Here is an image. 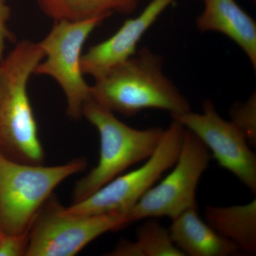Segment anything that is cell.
Instances as JSON below:
<instances>
[{
	"label": "cell",
	"instance_id": "cell-1",
	"mask_svg": "<svg viewBox=\"0 0 256 256\" xmlns=\"http://www.w3.org/2000/svg\"><path fill=\"white\" fill-rule=\"evenodd\" d=\"M163 58L144 47L126 62L96 79L92 100L126 116L159 109L172 116L188 112L191 106L163 70Z\"/></svg>",
	"mask_w": 256,
	"mask_h": 256
},
{
	"label": "cell",
	"instance_id": "cell-2",
	"mask_svg": "<svg viewBox=\"0 0 256 256\" xmlns=\"http://www.w3.org/2000/svg\"><path fill=\"white\" fill-rule=\"evenodd\" d=\"M44 56L38 43L25 40L0 60V154L18 162L40 165L44 159L28 92Z\"/></svg>",
	"mask_w": 256,
	"mask_h": 256
},
{
	"label": "cell",
	"instance_id": "cell-3",
	"mask_svg": "<svg viewBox=\"0 0 256 256\" xmlns=\"http://www.w3.org/2000/svg\"><path fill=\"white\" fill-rule=\"evenodd\" d=\"M82 116L99 133L100 158L97 166L76 184L74 203L90 196L128 168L148 160L164 132L162 128L130 127L92 99L84 105Z\"/></svg>",
	"mask_w": 256,
	"mask_h": 256
},
{
	"label": "cell",
	"instance_id": "cell-4",
	"mask_svg": "<svg viewBox=\"0 0 256 256\" xmlns=\"http://www.w3.org/2000/svg\"><path fill=\"white\" fill-rule=\"evenodd\" d=\"M86 166L82 159L60 166L24 164L0 154V224L4 233L28 230L54 190Z\"/></svg>",
	"mask_w": 256,
	"mask_h": 256
},
{
	"label": "cell",
	"instance_id": "cell-5",
	"mask_svg": "<svg viewBox=\"0 0 256 256\" xmlns=\"http://www.w3.org/2000/svg\"><path fill=\"white\" fill-rule=\"evenodd\" d=\"M185 128L173 119L164 130L158 148L144 164L128 174L118 176L82 201L65 208L76 215L127 214L143 195L171 169L181 150Z\"/></svg>",
	"mask_w": 256,
	"mask_h": 256
},
{
	"label": "cell",
	"instance_id": "cell-6",
	"mask_svg": "<svg viewBox=\"0 0 256 256\" xmlns=\"http://www.w3.org/2000/svg\"><path fill=\"white\" fill-rule=\"evenodd\" d=\"M212 154L205 144L185 128L181 150L172 170L152 186L126 214V226L138 220L169 217L173 220L196 206V190Z\"/></svg>",
	"mask_w": 256,
	"mask_h": 256
},
{
	"label": "cell",
	"instance_id": "cell-7",
	"mask_svg": "<svg viewBox=\"0 0 256 256\" xmlns=\"http://www.w3.org/2000/svg\"><path fill=\"white\" fill-rule=\"evenodd\" d=\"M126 214H72L50 196L30 225L26 256L76 255L102 234L126 227Z\"/></svg>",
	"mask_w": 256,
	"mask_h": 256
},
{
	"label": "cell",
	"instance_id": "cell-8",
	"mask_svg": "<svg viewBox=\"0 0 256 256\" xmlns=\"http://www.w3.org/2000/svg\"><path fill=\"white\" fill-rule=\"evenodd\" d=\"M104 20L54 21L50 33L38 42L46 58L38 64L34 74L48 76L58 82L66 98L67 112L74 119L82 116L84 105L92 99V86L86 82L80 66L82 48Z\"/></svg>",
	"mask_w": 256,
	"mask_h": 256
},
{
	"label": "cell",
	"instance_id": "cell-9",
	"mask_svg": "<svg viewBox=\"0 0 256 256\" xmlns=\"http://www.w3.org/2000/svg\"><path fill=\"white\" fill-rule=\"evenodd\" d=\"M172 117L205 144L222 168L230 172L252 194H256L255 153L238 128L230 121L222 118L212 101L204 102L202 114L190 110Z\"/></svg>",
	"mask_w": 256,
	"mask_h": 256
},
{
	"label": "cell",
	"instance_id": "cell-10",
	"mask_svg": "<svg viewBox=\"0 0 256 256\" xmlns=\"http://www.w3.org/2000/svg\"><path fill=\"white\" fill-rule=\"evenodd\" d=\"M175 0H152L136 18L126 20L110 38L92 46L82 55V74L97 79L137 52L143 35Z\"/></svg>",
	"mask_w": 256,
	"mask_h": 256
},
{
	"label": "cell",
	"instance_id": "cell-11",
	"mask_svg": "<svg viewBox=\"0 0 256 256\" xmlns=\"http://www.w3.org/2000/svg\"><path fill=\"white\" fill-rule=\"evenodd\" d=\"M204 9L196 18L200 31L223 34L235 42L256 68V24L235 0H203Z\"/></svg>",
	"mask_w": 256,
	"mask_h": 256
},
{
	"label": "cell",
	"instance_id": "cell-12",
	"mask_svg": "<svg viewBox=\"0 0 256 256\" xmlns=\"http://www.w3.org/2000/svg\"><path fill=\"white\" fill-rule=\"evenodd\" d=\"M172 220L170 237L184 256H230L240 252L233 242L220 236L202 220L197 206L188 208Z\"/></svg>",
	"mask_w": 256,
	"mask_h": 256
},
{
	"label": "cell",
	"instance_id": "cell-13",
	"mask_svg": "<svg viewBox=\"0 0 256 256\" xmlns=\"http://www.w3.org/2000/svg\"><path fill=\"white\" fill-rule=\"evenodd\" d=\"M205 222L240 252L256 254V200L230 206H206Z\"/></svg>",
	"mask_w": 256,
	"mask_h": 256
},
{
	"label": "cell",
	"instance_id": "cell-14",
	"mask_svg": "<svg viewBox=\"0 0 256 256\" xmlns=\"http://www.w3.org/2000/svg\"><path fill=\"white\" fill-rule=\"evenodd\" d=\"M142 0H37L43 12L54 21L80 22L130 14Z\"/></svg>",
	"mask_w": 256,
	"mask_h": 256
},
{
	"label": "cell",
	"instance_id": "cell-15",
	"mask_svg": "<svg viewBox=\"0 0 256 256\" xmlns=\"http://www.w3.org/2000/svg\"><path fill=\"white\" fill-rule=\"evenodd\" d=\"M108 256H184L175 246L169 229L156 218H146L137 230L136 240L122 242Z\"/></svg>",
	"mask_w": 256,
	"mask_h": 256
},
{
	"label": "cell",
	"instance_id": "cell-16",
	"mask_svg": "<svg viewBox=\"0 0 256 256\" xmlns=\"http://www.w3.org/2000/svg\"><path fill=\"white\" fill-rule=\"evenodd\" d=\"M232 122L246 138L252 146H256V94L254 92L246 102H237L229 111Z\"/></svg>",
	"mask_w": 256,
	"mask_h": 256
},
{
	"label": "cell",
	"instance_id": "cell-17",
	"mask_svg": "<svg viewBox=\"0 0 256 256\" xmlns=\"http://www.w3.org/2000/svg\"><path fill=\"white\" fill-rule=\"evenodd\" d=\"M28 229L20 234H3L0 240V256H26L30 238Z\"/></svg>",
	"mask_w": 256,
	"mask_h": 256
},
{
	"label": "cell",
	"instance_id": "cell-18",
	"mask_svg": "<svg viewBox=\"0 0 256 256\" xmlns=\"http://www.w3.org/2000/svg\"><path fill=\"white\" fill-rule=\"evenodd\" d=\"M11 15V10L6 0H0V60L4 56L6 42H14V35L8 26Z\"/></svg>",
	"mask_w": 256,
	"mask_h": 256
},
{
	"label": "cell",
	"instance_id": "cell-19",
	"mask_svg": "<svg viewBox=\"0 0 256 256\" xmlns=\"http://www.w3.org/2000/svg\"><path fill=\"white\" fill-rule=\"evenodd\" d=\"M4 234V230L2 228L1 224H0V240H1L3 234Z\"/></svg>",
	"mask_w": 256,
	"mask_h": 256
}]
</instances>
